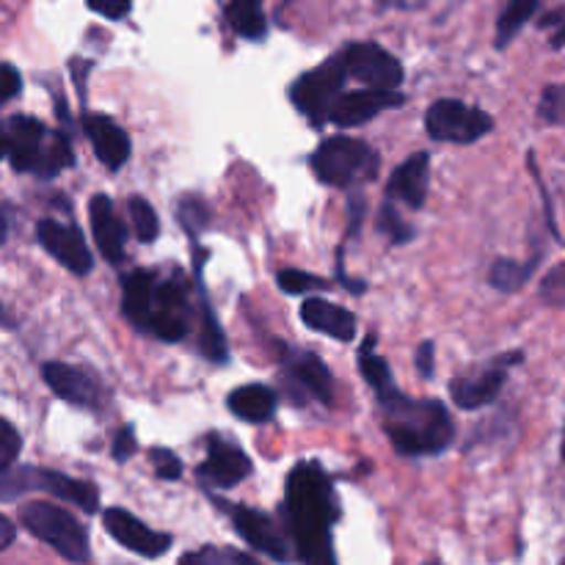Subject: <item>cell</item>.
Here are the masks:
<instances>
[{"instance_id": "30bf717a", "label": "cell", "mask_w": 565, "mask_h": 565, "mask_svg": "<svg viewBox=\"0 0 565 565\" xmlns=\"http://www.w3.org/2000/svg\"><path fill=\"white\" fill-rule=\"evenodd\" d=\"M406 97L397 92H379V88H362V92L340 94L329 110V121L337 127H356L370 121L373 116L384 114L390 108H401Z\"/></svg>"}, {"instance_id": "ab89813d", "label": "cell", "mask_w": 565, "mask_h": 565, "mask_svg": "<svg viewBox=\"0 0 565 565\" xmlns=\"http://www.w3.org/2000/svg\"><path fill=\"white\" fill-rule=\"evenodd\" d=\"M86 3L105 20H121V17L130 14V0H86Z\"/></svg>"}, {"instance_id": "7402d4cb", "label": "cell", "mask_w": 565, "mask_h": 565, "mask_svg": "<svg viewBox=\"0 0 565 565\" xmlns=\"http://www.w3.org/2000/svg\"><path fill=\"white\" fill-rule=\"evenodd\" d=\"M285 364H287V370H290L292 379H296L303 390L312 392L318 401L331 403V397H334V381H331L329 367H326V364L320 362L315 353L287 351Z\"/></svg>"}, {"instance_id": "60d3db41", "label": "cell", "mask_w": 565, "mask_h": 565, "mask_svg": "<svg viewBox=\"0 0 565 565\" xmlns=\"http://www.w3.org/2000/svg\"><path fill=\"white\" fill-rule=\"evenodd\" d=\"M20 92V72L9 64H0V105L9 103Z\"/></svg>"}, {"instance_id": "74e56055", "label": "cell", "mask_w": 565, "mask_h": 565, "mask_svg": "<svg viewBox=\"0 0 565 565\" xmlns=\"http://www.w3.org/2000/svg\"><path fill=\"white\" fill-rule=\"evenodd\" d=\"M152 463L160 480H177L182 475L180 458L169 450H152Z\"/></svg>"}, {"instance_id": "2e32d148", "label": "cell", "mask_w": 565, "mask_h": 565, "mask_svg": "<svg viewBox=\"0 0 565 565\" xmlns=\"http://www.w3.org/2000/svg\"><path fill=\"white\" fill-rule=\"evenodd\" d=\"M88 215H92L94 241H97L103 257L108 263H119L125 257V224L114 213V202L103 196V193H97L92 204H88Z\"/></svg>"}, {"instance_id": "c3c4849f", "label": "cell", "mask_w": 565, "mask_h": 565, "mask_svg": "<svg viewBox=\"0 0 565 565\" xmlns=\"http://www.w3.org/2000/svg\"><path fill=\"white\" fill-rule=\"evenodd\" d=\"M3 154H6V149H3V141H0V158H3Z\"/></svg>"}, {"instance_id": "d6986e66", "label": "cell", "mask_w": 565, "mask_h": 565, "mask_svg": "<svg viewBox=\"0 0 565 565\" xmlns=\"http://www.w3.org/2000/svg\"><path fill=\"white\" fill-rule=\"evenodd\" d=\"M301 320L309 329L329 334L340 342H351L356 334V318L348 309L337 307V303L323 301V298H309L301 307Z\"/></svg>"}, {"instance_id": "603a6c76", "label": "cell", "mask_w": 565, "mask_h": 565, "mask_svg": "<svg viewBox=\"0 0 565 565\" xmlns=\"http://www.w3.org/2000/svg\"><path fill=\"white\" fill-rule=\"evenodd\" d=\"M226 403H230V412L235 414V417H241L243 423H254V425L268 423L276 412V395L268 390V386H259V384L241 386V390L232 392Z\"/></svg>"}, {"instance_id": "ee69618b", "label": "cell", "mask_w": 565, "mask_h": 565, "mask_svg": "<svg viewBox=\"0 0 565 565\" xmlns=\"http://www.w3.org/2000/svg\"><path fill=\"white\" fill-rule=\"evenodd\" d=\"M561 276H563V265H557V268L550 274V279L544 281V290H555V296H552V303H561L563 301V281H561Z\"/></svg>"}, {"instance_id": "ba28073f", "label": "cell", "mask_w": 565, "mask_h": 565, "mask_svg": "<svg viewBox=\"0 0 565 565\" xmlns=\"http://www.w3.org/2000/svg\"><path fill=\"white\" fill-rule=\"evenodd\" d=\"M47 136L50 132L44 130L42 121L31 119V116H14V119L3 121V127H0V141H3V149L11 158L14 171L39 169Z\"/></svg>"}, {"instance_id": "83f0119b", "label": "cell", "mask_w": 565, "mask_h": 565, "mask_svg": "<svg viewBox=\"0 0 565 565\" xmlns=\"http://www.w3.org/2000/svg\"><path fill=\"white\" fill-rule=\"evenodd\" d=\"M373 342L375 340L370 337V340L362 345V351H359V367H362L364 381H367L370 386H375V390L384 395V392L395 390V386H392V370H390V364L384 362V359L375 356Z\"/></svg>"}, {"instance_id": "8fae6325", "label": "cell", "mask_w": 565, "mask_h": 565, "mask_svg": "<svg viewBox=\"0 0 565 565\" xmlns=\"http://www.w3.org/2000/svg\"><path fill=\"white\" fill-rule=\"evenodd\" d=\"M147 329L166 342H177L185 337L188 303L185 292H182V287L177 281H160V285H154L152 315H149Z\"/></svg>"}, {"instance_id": "d590c367", "label": "cell", "mask_w": 565, "mask_h": 565, "mask_svg": "<svg viewBox=\"0 0 565 565\" xmlns=\"http://www.w3.org/2000/svg\"><path fill=\"white\" fill-rule=\"evenodd\" d=\"M379 230L384 232L386 237H390L392 243H406V241H412V226H406L401 221V215L395 213V210L390 207V204H384V207H381V215H379Z\"/></svg>"}, {"instance_id": "f1b7e54d", "label": "cell", "mask_w": 565, "mask_h": 565, "mask_svg": "<svg viewBox=\"0 0 565 565\" xmlns=\"http://www.w3.org/2000/svg\"><path fill=\"white\" fill-rule=\"evenodd\" d=\"M180 565H259V563L241 550H226V546H204V550L182 555Z\"/></svg>"}, {"instance_id": "3957f363", "label": "cell", "mask_w": 565, "mask_h": 565, "mask_svg": "<svg viewBox=\"0 0 565 565\" xmlns=\"http://www.w3.org/2000/svg\"><path fill=\"white\" fill-rule=\"evenodd\" d=\"M312 171L320 182L331 188H351L373 182L379 177L381 158L370 143L359 141V138L334 136L326 138L312 154Z\"/></svg>"}, {"instance_id": "52a82bcc", "label": "cell", "mask_w": 565, "mask_h": 565, "mask_svg": "<svg viewBox=\"0 0 565 565\" xmlns=\"http://www.w3.org/2000/svg\"><path fill=\"white\" fill-rule=\"evenodd\" d=\"M340 58H342V70H345V77H353V81L364 83L367 88L395 92V88L403 83L401 61L373 42L351 44Z\"/></svg>"}, {"instance_id": "7dc6e473", "label": "cell", "mask_w": 565, "mask_h": 565, "mask_svg": "<svg viewBox=\"0 0 565 565\" xmlns=\"http://www.w3.org/2000/svg\"><path fill=\"white\" fill-rule=\"evenodd\" d=\"M0 326H11V318H9V315H6L3 307H0Z\"/></svg>"}, {"instance_id": "5b68a950", "label": "cell", "mask_w": 565, "mask_h": 565, "mask_svg": "<svg viewBox=\"0 0 565 565\" xmlns=\"http://www.w3.org/2000/svg\"><path fill=\"white\" fill-rule=\"evenodd\" d=\"M494 121L489 114L469 108L461 99H439L425 114V130L434 141L447 143H472L491 132Z\"/></svg>"}, {"instance_id": "4316f807", "label": "cell", "mask_w": 565, "mask_h": 565, "mask_svg": "<svg viewBox=\"0 0 565 565\" xmlns=\"http://www.w3.org/2000/svg\"><path fill=\"white\" fill-rule=\"evenodd\" d=\"M36 491V469L33 467H3L0 469V502H14Z\"/></svg>"}, {"instance_id": "9c48e42d", "label": "cell", "mask_w": 565, "mask_h": 565, "mask_svg": "<svg viewBox=\"0 0 565 565\" xmlns=\"http://www.w3.org/2000/svg\"><path fill=\"white\" fill-rule=\"evenodd\" d=\"M105 530L114 535V541H119L125 550L136 552L143 557H160L163 552H169L171 535L154 533L149 530L141 519H136L132 513L121 511V508H108L103 516Z\"/></svg>"}, {"instance_id": "836d02e7", "label": "cell", "mask_w": 565, "mask_h": 565, "mask_svg": "<svg viewBox=\"0 0 565 565\" xmlns=\"http://www.w3.org/2000/svg\"><path fill=\"white\" fill-rule=\"evenodd\" d=\"M276 281H279V287L285 292H290V296H303V292L309 290H326L329 287V281H323L320 276H312V274H303V270H281L279 276H276Z\"/></svg>"}, {"instance_id": "ffe728a7", "label": "cell", "mask_w": 565, "mask_h": 565, "mask_svg": "<svg viewBox=\"0 0 565 565\" xmlns=\"http://www.w3.org/2000/svg\"><path fill=\"white\" fill-rule=\"evenodd\" d=\"M502 384H505V364L497 362L494 367L483 370V373L452 381L450 392H452V401H456L461 408H483L500 395Z\"/></svg>"}, {"instance_id": "5bb4252c", "label": "cell", "mask_w": 565, "mask_h": 565, "mask_svg": "<svg viewBox=\"0 0 565 565\" xmlns=\"http://www.w3.org/2000/svg\"><path fill=\"white\" fill-rule=\"evenodd\" d=\"M248 475H252V461H248L246 452L241 447L213 436L207 445V458L199 467V478L218 486V489H232L241 480H246Z\"/></svg>"}, {"instance_id": "e0dca14e", "label": "cell", "mask_w": 565, "mask_h": 565, "mask_svg": "<svg viewBox=\"0 0 565 565\" xmlns=\"http://www.w3.org/2000/svg\"><path fill=\"white\" fill-rule=\"evenodd\" d=\"M428 171H430V158L428 152H417L406 160V163L397 166V171L392 174L386 193L390 199H401L408 207H423L425 196H428Z\"/></svg>"}, {"instance_id": "7a4b0ae2", "label": "cell", "mask_w": 565, "mask_h": 565, "mask_svg": "<svg viewBox=\"0 0 565 565\" xmlns=\"http://www.w3.org/2000/svg\"><path fill=\"white\" fill-rule=\"evenodd\" d=\"M386 436L401 456H434L450 447L456 428L447 408L436 401H408L397 390L381 395Z\"/></svg>"}, {"instance_id": "cb8c5ba5", "label": "cell", "mask_w": 565, "mask_h": 565, "mask_svg": "<svg viewBox=\"0 0 565 565\" xmlns=\"http://www.w3.org/2000/svg\"><path fill=\"white\" fill-rule=\"evenodd\" d=\"M152 292L154 274L152 270H132L125 279V315L138 326L147 329L149 315H152Z\"/></svg>"}, {"instance_id": "44dd1931", "label": "cell", "mask_w": 565, "mask_h": 565, "mask_svg": "<svg viewBox=\"0 0 565 565\" xmlns=\"http://www.w3.org/2000/svg\"><path fill=\"white\" fill-rule=\"evenodd\" d=\"M36 491H47V494L72 502V505H77L86 513H97L99 508V494L92 483L66 478V475L53 472V469H36Z\"/></svg>"}, {"instance_id": "1f68e13d", "label": "cell", "mask_w": 565, "mask_h": 565, "mask_svg": "<svg viewBox=\"0 0 565 565\" xmlns=\"http://www.w3.org/2000/svg\"><path fill=\"white\" fill-rule=\"evenodd\" d=\"M127 210H130V218H132V226H136L138 241L152 243L154 237L160 235V221L152 204L141 196H132L130 202H127Z\"/></svg>"}, {"instance_id": "4fadbf2b", "label": "cell", "mask_w": 565, "mask_h": 565, "mask_svg": "<svg viewBox=\"0 0 565 565\" xmlns=\"http://www.w3.org/2000/svg\"><path fill=\"white\" fill-rule=\"evenodd\" d=\"M39 243L44 246V252L53 254L66 270H72V274L86 276L88 270H92V252L86 248V243H83L81 232H77L75 226L44 218L42 224H39Z\"/></svg>"}, {"instance_id": "f6af8a7d", "label": "cell", "mask_w": 565, "mask_h": 565, "mask_svg": "<svg viewBox=\"0 0 565 565\" xmlns=\"http://www.w3.org/2000/svg\"><path fill=\"white\" fill-rule=\"evenodd\" d=\"M14 535H17L14 524H11L6 516H0V552L9 550V546L14 544Z\"/></svg>"}, {"instance_id": "7c38bea8", "label": "cell", "mask_w": 565, "mask_h": 565, "mask_svg": "<svg viewBox=\"0 0 565 565\" xmlns=\"http://www.w3.org/2000/svg\"><path fill=\"white\" fill-rule=\"evenodd\" d=\"M232 524H235L237 533L246 539V544H252L254 550L263 552V555L274 557V561L287 563L290 561V546H287L285 535L276 527V522L270 516H265L263 511H254V508L235 505L230 508Z\"/></svg>"}, {"instance_id": "ac0fdd59", "label": "cell", "mask_w": 565, "mask_h": 565, "mask_svg": "<svg viewBox=\"0 0 565 565\" xmlns=\"http://www.w3.org/2000/svg\"><path fill=\"white\" fill-rule=\"evenodd\" d=\"M42 373L50 390H53L55 397H61V401L72 403V406H94V403H97V384H94L83 370L70 367V364L61 362H47Z\"/></svg>"}, {"instance_id": "4dcf8cb0", "label": "cell", "mask_w": 565, "mask_h": 565, "mask_svg": "<svg viewBox=\"0 0 565 565\" xmlns=\"http://www.w3.org/2000/svg\"><path fill=\"white\" fill-rule=\"evenodd\" d=\"M202 312H204V323H202V353L213 362H224L226 359V340L224 331H221L218 320H215L213 309H210L207 298H202Z\"/></svg>"}, {"instance_id": "484cf974", "label": "cell", "mask_w": 565, "mask_h": 565, "mask_svg": "<svg viewBox=\"0 0 565 565\" xmlns=\"http://www.w3.org/2000/svg\"><path fill=\"white\" fill-rule=\"evenodd\" d=\"M535 9H539V0H511V6L502 11L500 22H497V47H508L516 39V33L527 25Z\"/></svg>"}, {"instance_id": "f35d334b", "label": "cell", "mask_w": 565, "mask_h": 565, "mask_svg": "<svg viewBox=\"0 0 565 565\" xmlns=\"http://www.w3.org/2000/svg\"><path fill=\"white\" fill-rule=\"evenodd\" d=\"M541 116H546L550 121H561L563 119V86H550L541 97Z\"/></svg>"}, {"instance_id": "bcb514c9", "label": "cell", "mask_w": 565, "mask_h": 565, "mask_svg": "<svg viewBox=\"0 0 565 565\" xmlns=\"http://www.w3.org/2000/svg\"><path fill=\"white\" fill-rule=\"evenodd\" d=\"M6 235H9V215H6V210L0 207V243L6 241Z\"/></svg>"}, {"instance_id": "681fc988", "label": "cell", "mask_w": 565, "mask_h": 565, "mask_svg": "<svg viewBox=\"0 0 565 565\" xmlns=\"http://www.w3.org/2000/svg\"><path fill=\"white\" fill-rule=\"evenodd\" d=\"M428 565H441V563H428Z\"/></svg>"}, {"instance_id": "f546056e", "label": "cell", "mask_w": 565, "mask_h": 565, "mask_svg": "<svg viewBox=\"0 0 565 565\" xmlns=\"http://www.w3.org/2000/svg\"><path fill=\"white\" fill-rule=\"evenodd\" d=\"M72 163H75V158H72L70 141H66L61 132H50L47 143H44L42 160H39L36 174L53 177V174H58L61 169H66V166H72Z\"/></svg>"}, {"instance_id": "7bdbcfd3", "label": "cell", "mask_w": 565, "mask_h": 565, "mask_svg": "<svg viewBox=\"0 0 565 565\" xmlns=\"http://www.w3.org/2000/svg\"><path fill=\"white\" fill-rule=\"evenodd\" d=\"M434 362H436V348L434 342H423L417 353V367L423 373V379H434Z\"/></svg>"}, {"instance_id": "8992f818", "label": "cell", "mask_w": 565, "mask_h": 565, "mask_svg": "<svg viewBox=\"0 0 565 565\" xmlns=\"http://www.w3.org/2000/svg\"><path fill=\"white\" fill-rule=\"evenodd\" d=\"M342 83H345V70H342V58L326 61L318 70L307 72V75L298 77L290 88L292 105L301 110L303 116L320 125L323 119H329V110L334 105V99L340 97Z\"/></svg>"}, {"instance_id": "6da1fadb", "label": "cell", "mask_w": 565, "mask_h": 565, "mask_svg": "<svg viewBox=\"0 0 565 565\" xmlns=\"http://www.w3.org/2000/svg\"><path fill=\"white\" fill-rule=\"evenodd\" d=\"M287 524L303 565H337L334 530L340 519L334 486L315 461L298 463L287 478Z\"/></svg>"}, {"instance_id": "e575fe53", "label": "cell", "mask_w": 565, "mask_h": 565, "mask_svg": "<svg viewBox=\"0 0 565 565\" xmlns=\"http://www.w3.org/2000/svg\"><path fill=\"white\" fill-rule=\"evenodd\" d=\"M180 221L188 230V235H199V232L210 224V213L199 199H185V202L180 204Z\"/></svg>"}, {"instance_id": "b9f144b4", "label": "cell", "mask_w": 565, "mask_h": 565, "mask_svg": "<svg viewBox=\"0 0 565 565\" xmlns=\"http://www.w3.org/2000/svg\"><path fill=\"white\" fill-rule=\"evenodd\" d=\"M132 452H136V436H132V428L119 430V436H116L114 441V458L116 461H125Z\"/></svg>"}, {"instance_id": "d4e9b609", "label": "cell", "mask_w": 565, "mask_h": 565, "mask_svg": "<svg viewBox=\"0 0 565 565\" xmlns=\"http://www.w3.org/2000/svg\"><path fill=\"white\" fill-rule=\"evenodd\" d=\"M230 25L243 39H263L265 31H268V22H265L263 14V0H232Z\"/></svg>"}, {"instance_id": "9a60e30c", "label": "cell", "mask_w": 565, "mask_h": 565, "mask_svg": "<svg viewBox=\"0 0 565 565\" xmlns=\"http://www.w3.org/2000/svg\"><path fill=\"white\" fill-rule=\"evenodd\" d=\"M83 127H86V136L92 141L97 158L108 169L116 171L127 163V158H130V138H127V132L121 127H116L114 119L94 114L83 119Z\"/></svg>"}, {"instance_id": "277c9868", "label": "cell", "mask_w": 565, "mask_h": 565, "mask_svg": "<svg viewBox=\"0 0 565 565\" xmlns=\"http://www.w3.org/2000/svg\"><path fill=\"white\" fill-rule=\"evenodd\" d=\"M20 522L31 535L58 552L70 563H88V535L72 513L53 502H28L20 508Z\"/></svg>"}, {"instance_id": "d6a6232c", "label": "cell", "mask_w": 565, "mask_h": 565, "mask_svg": "<svg viewBox=\"0 0 565 565\" xmlns=\"http://www.w3.org/2000/svg\"><path fill=\"white\" fill-rule=\"evenodd\" d=\"M527 279V268H522L513 259H497L494 268H491V285L502 292H513L524 285Z\"/></svg>"}, {"instance_id": "8d00e7d4", "label": "cell", "mask_w": 565, "mask_h": 565, "mask_svg": "<svg viewBox=\"0 0 565 565\" xmlns=\"http://www.w3.org/2000/svg\"><path fill=\"white\" fill-rule=\"evenodd\" d=\"M20 434H17V428L11 423H6V419H0V469L3 467H11V463L17 461V456H20Z\"/></svg>"}]
</instances>
